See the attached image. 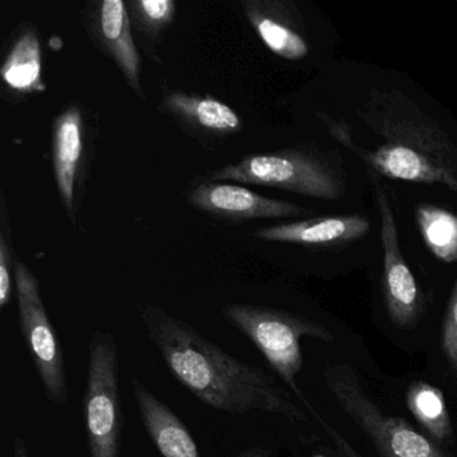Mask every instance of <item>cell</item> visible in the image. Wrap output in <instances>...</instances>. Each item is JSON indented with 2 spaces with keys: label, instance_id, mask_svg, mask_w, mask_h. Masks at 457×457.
I'll return each mask as SVG.
<instances>
[{
  "label": "cell",
  "instance_id": "obj_1",
  "mask_svg": "<svg viewBox=\"0 0 457 457\" xmlns=\"http://www.w3.org/2000/svg\"><path fill=\"white\" fill-rule=\"evenodd\" d=\"M146 336L173 378L204 405L234 416L253 411L307 424L306 413L271 374L243 362L191 325L152 304H138Z\"/></svg>",
  "mask_w": 457,
  "mask_h": 457
},
{
  "label": "cell",
  "instance_id": "obj_2",
  "mask_svg": "<svg viewBox=\"0 0 457 457\" xmlns=\"http://www.w3.org/2000/svg\"><path fill=\"white\" fill-rule=\"evenodd\" d=\"M358 116L379 143H355L345 122L318 114L326 130L381 178L438 184L457 192V143L445 128L398 89H371Z\"/></svg>",
  "mask_w": 457,
  "mask_h": 457
},
{
  "label": "cell",
  "instance_id": "obj_3",
  "mask_svg": "<svg viewBox=\"0 0 457 457\" xmlns=\"http://www.w3.org/2000/svg\"><path fill=\"white\" fill-rule=\"evenodd\" d=\"M210 179L272 187L320 200H338L347 194V173L341 154L318 145L251 154L237 164L213 170Z\"/></svg>",
  "mask_w": 457,
  "mask_h": 457
},
{
  "label": "cell",
  "instance_id": "obj_4",
  "mask_svg": "<svg viewBox=\"0 0 457 457\" xmlns=\"http://www.w3.org/2000/svg\"><path fill=\"white\" fill-rule=\"evenodd\" d=\"M220 312L232 328L264 355L278 376L302 397L296 385V376L303 368L301 339L309 337L333 342V333L307 318L253 304H226Z\"/></svg>",
  "mask_w": 457,
  "mask_h": 457
},
{
  "label": "cell",
  "instance_id": "obj_5",
  "mask_svg": "<svg viewBox=\"0 0 457 457\" xmlns=\"http://www.w3.org/2000/svg\"><path fill=\"white\" fill-rule=\"evenodd\" d=\"M84 420L90 457H121L120 350L109 331L97 330L87 346Z\"/></svg>",
  "mask_w": 457,
  "mask_h": 457
},
{
  "label": "cell",
  "instance_id": "obj_6",
  "mask_svg": "<svg viewBox=\"0 0 457 457\" xmlns=\"http://www.w3.org/2000/svg\"><path fill=\"white\" fill-rule=\"evenodd\" d=\"M326 384L345 413L373 441L381 457H446L437 445L397 417H387L366 397L347 363L328 366Z\"/></svg>",
  "mask_w": 457,
  "mask_h": 457
},
{
  "label": "cell",
  "instance_id": "obj_7",
  "mask_svg": "<svg viewBox=\"0 0 457 457\" xmlns=\"http://www.w3.org/2000/svg\"><path fill=\"white\" fill-rule=\"evenodd\" d=\"M21 331L47 400L65 406L71 397L65 357L42 299L36 275L21 259L14 261Z\"/></svg>",
  "mask_w": 457,
  "mask_h": 457
},
{
  "label": "cell",
  "instance_id": "obj_8",
  "mask_svg": "<svg viewBox=\"0 0 457 457\" xmlns=\"http://www.w3.org/2000/svg\"><path fill=\"white\" fill-rule=\"evenodd\" d=\"M366 170L373 187L381 224V245L384 253L382 290L385 304L390 320L400 328H408L413 325L421 314L422 293L401 251L395 211L389 195L379 179L381 176L373 170Z\"/></svg>",
  "mask_w": 457,
  "mask_h": 457
},
{
  "label": "cell",
  "instance_id": "obj_9",
  "mask_svg": "<svg viewBox=\"0 0 457 457\" xmlns=\"http://www.w3.org/2000/svg\"><path fill=\"white\" fill-rule=\"evenodd\" d=\"M189 202L203 212L228 220L301 218L310 213L307 208L295 203L270 199L245 187L223 181L200 184L189 195Z\"/></svg>",
  "mask_w": 457,
  "mask_h": 457
},
{
  "label": "cell",
  "instance_id": "obj_10",
  "mask_svg": "<svg viewBox=\"0 0 457 457\" xmlns=\"http://www.w3.org/2000/svg\"><path fill=\"white\" fill-rule=\"evenodd\" d=\"M243 10L267 49L287 61L310 53L303 17L290 0H243Z\"/></svg>",
  "mask_w": 457,
  "mask_h": 457
},
{
  "label": "cell",
  "instance_id": "obj_11",
  "mask_svg": "<svg viewBox=\"0 0 457 457\" xmlns=\"http://www.w3.org/2000/svg\"><path fill=\"white\" fill-rule=\"evenodd\" d=\"M371 226L360 213L317 216L291 223L264 227L253 237L266 242L291 243L312 247H341L368 237Z\"/></svg>",
  "mask_w": 457,
  "mask_h": 457
},
{
  "label": "cell",
  "instance_id": "obj_12",
  "mask_svg": "<svg viewBox=\"0 0 457 457\" xmlns=\"http://www.w3.org/2000/svg\"><path fill=\"white\" fill-rule=\"evenodd\" d=\"M132 392L141 422L162 457H202L186 422L136 377Z\"/></svg>",
  "mask_w": 457,
  "mask_h": 457
},
{
  "label": "cell",
  "instance_id": "obj_13",
  "mask_svg": "<svg viewBox=\"0 0 457 457\" xmlns=\"http://www.w3.org/2000/svg\"><path fill=\"white\" fill-rule=\"evenodd\" d=\"M92 30L98 44L119 66L128 84L144 98L140 84L141 57L130 29L129 12L122 0H103L92 14Z\"/></svg>",
  "mask_w": 457,
  "mask_h": 457
},
{
  "label": "cell",
  "instance_id": "obj_14",
  "mask_svg": "<svg viewBox=\"0 0 457 457\" xmlns=\"http://www.w3.org/2000/svg\"><path fill=\"white\" fill-rule=\"evenodd\" d=\"M84 154V125L79 106H69L55 119L53 129V167L63 207L71 212L77 172Z\"/></svg>",
  "mask_w": 457,
  "mask_h": 457
},
{
  "label": "cell",
  "instance_id": "obj_15",
  "mask_svg": "<svg viewBox=\"0 0 457 457\" xmlns=\"http://www.w3.org/2000/svg\"><path fill=\"white\" fill-rule=\"evenodd\" d=\"M165 105L187 124L208 132L228 135L242 128L237 112L216 98L172 93L165 100Z\"/></svg>",
  "mask_w": 457,
  "mask_h": 457
},
{
  "label": "cell",
  "instance_id": "obj_16",
  "mask_svg": "<svg viewBox=\"0 0 457 457\" xmlns=\"http://www.w3.org/2000/svg\"><path fill=\"white\" fill-rule=\"evenodd\" d=\"M0 76L10 89L18 93H36L45 89L42 81V49L34 30L18 37L4 60Z\"/></svg>",
  "mask_w": 457,
  "mask_h": 457
},
{
  "label": "cell",
  "instance_id": "obj_17",
  "mask_svg": "<svg viewBox=\"0 0 457 457\" xmlns=\"http://www.w3.org/2000/svg\"><path fill=\"white\" fill-rule=\"evenodd\" d=\"M414 216L422 242L430 253L443 263H457L456 213L437 205L421 203L417 205Z\"/></svg>",
  "mask_w": 457,
  "mask_h": 457
},
{
  "label": "cell",
  "instance_id": "obj_18",
  "mask_svg": "<svg viewBox=\"0 0 457 457\" xmlns=\"http://www.w3.org/2000/svg\"><path fill=\"white\" fill-rule=\"evenodd\" d=\"M406 405L417 421L436 440L443 441L452 435L451 419L443 392L432 385L417 382L406 395Z\"/></svg>",
  "mask_w": 457,
  "mask_h": 457
},
{
  "label": "cell",
  "instance_id": "obj_19",
  "mask_svg": "<svg viewBox=\"0 0 457 457\" xmlns=\"http://www.w3.org/2000/svg\"><path fill=\"white\" fill-rule=\"evenodd\" d=\"M133 17L149 36H157L172 23L176 4L173 0H133Z\"/></svg>",
  "mask_w": 457,
  "mask_h": 457
},
{
  "label": "cell",
  "instance_id": "obj_20",
  "mask_svg": "<svg viewBox=\"0 0 457 457\" xmlns=\"http://www.w3.org/2000/svg\"><path fill=\"white\" fill-rule=\"evenodd\" d=\"M444 352L457 371V280L452 288L443 328Z\"/></svg>",
  "mask_w": 457,
  "mask_h": 457
},
{
  "label": "cell",
  "instance_id": "obj_21",
  "mask_svg": "<svg viewBox=\"0 0 457 457\" xmlns=\"http://www.w3.org/2000/svg\"><path fill=\"white\" fill-rule=\"evenodd\" d=\"M12 253L4 235H0V309L9 306L12 296Z\"/></svg>",
  "mask_w": 457,
  "mask_h": 457
},
{
  "label": "cell",
  "instance_id": "obj_22",
  "mask_svg": "<svg viewBox=\"0 0 457 457\" xmlns=\"http://www.w3.org/2000/svg\"><path fill=\"white\" fill-rule=\"evenodd\" d=\"M12 457H33L28 441L21 435H17L12 441Z\"/></svg>",
  "mask_w": 457,
  "mask_h": 457
},
{
  "label": "cell",
  "instance_id": "obj_23",
  "mask_svg": "<svg viewBox=\"0 0 457 457\" xmlns=\"http://www.w3.org/2000/svg\"><path fill=\"white\" fill-rule=\"evenodd\" d=\"M274 451L269 446H251V448L245 449L240 452L237 457H272Z\"/></svg>",
  "mask_w": 457,
  "mask_h": 457
},
{
  "label": "cell",
  "instance_id": "obj_24",
  "mask_svg": "<svg viewBox=\"0 0 457 457\" xmlns=\"http://www.w3.org/2000/svg\"><path fill=\"white\" fill-rule=\"evenodd\" d=\"M312 457H328V456H325V454H322V453H315L314 456Z\"/></svg>",
  "mask_w": 457,
  "mask_h": 457
}]
</instances>
